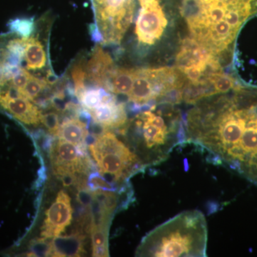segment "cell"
<instances>
[{
    "label": "cell",
    "mask_w": 257,
    "mask_h": 257,
    "mask_svg": "<svg viewBox=\"0 0 257 257\" xmlns=\"http://www.w3.org/2000/svg\"><path fill=\"white\" fill-rule=\"evenodd\" d=\"M183 120L185 143L257 184V88L239 83L229 92L204 98Z\"/></svg>",
    "instance_id": "obj_1"
},
{
    "label": "cell",
    "mask_w": 257,
    "mask_h": 257,
    "mask_svg": "<svg viewBox=\"0 0 257 257\" xmlns=\"http://www.w3.org/2000/svg\"><path fill=\"white\" fill-rule=\"evenodd\" d=\"M186 37L197 42L224 65L234 60L235 41L257 17V0H177Z\"/></svg>",
    "instance_id": "obj_2"
},
{
    "label": "cell",
    "mask_w": 257,
    "mask_h": 257,
    "mask_svg": "<svg viewBox=\"0 0 257 257\" xmlns=\"http://www.w3.org/2000/svg\"><path fill=\"white\" fill-rule=\"evenodd\" d=\"M174 65L184 81L182 102L196 104L204 98L224 94L238 82L226 73L219 58L189 37H184L176 52Z\"/></svg>",
    "instance_id": "obj_3"
},
{
    "label": "cell",
    "mask_w": 257,
    "mask_h": 257,
    "mask_svg": "<svg viewBox=\"0 0 257 257\" xmlns=\"http://www.w3.org/2000/svg\"><path fill=\"white\" fill-rule=\"evenodd\" d=\"M207 226L198 210L185 211L150 231L139 246L141 256H207Z\"/></svg>",
    "instance_id": "obj_4"
},
{
    "label": "cell",
    "mask_w": 257,
    "mask_h": 257,
    "mask_svg": "<svg viewBox=\"0 0 257 257\" xmlns=\"http://www.w3.org/2000/svg\"><path fill=\"white\" fill-rule=\"evenodd\" d=\"M135 126L150 165L162 163L177 145L185 144L183 114L174 104L157 103L139 111Z\"/></svg>",
    "instance_id": "obj_5"
},
{
    "label": "cell",
    "mask_w": 257,
    "mask_h": 257,
    "mask_svg": "<svg viewBox=\"0 0 257 257\" xmlns=\"http://www.w3.org/2000/svg\"><path fill=\"white\" fill-rule=\"evenodd\" d=\"M91 155L101 175L116 187L126 183L147 166L114 133L106 130L89 145Z\"/></svg>",
    "instance_id": "obj_6"
},
{
    "label": "cell",
    "mask_w": 257,
    "mask_h": 257,
    "mask_svg": "<svg viewBox=\"0 0 257 257\" xmlns=\"http://www.w3.org/2000/svg\"><path fill=\"white\" fill-rule=\"evenodd\" d=\"M96 26L106 45H119L133 23L136 0H92Z\"/></svg>",
    "instance_id": "obj_7"
},
{
    "label": "cell",
    "mask_w": 257,
    "mask_h": 257,
    "mask_svg": "<svg viewBox=\"0 0 257 257\" xmlns=\"http://www.w3.org/2000/svg\"><path fill=\"white\" fill-rule=\"evenodd\" d=\"M50 150L52 170L56 177L68 172L85 175L92 169V161L87 155L85 147L58 139L53 142Z\"/></svg>",
    "instance_id": "obj_8"
},
{
    "label": "cell",
    "mask_w": 257,
    "mask_h": 257,
    "mask_svg": "<svg viewBox=\"0 0 257 257\" xmlns=\"http://www.w3.org/2000/svg\"><path fill=\"white\" fill-rule=\"evenodd\" d=\"M73 209L71 198L64 191L57 194L55 202L45 212L41 227V236L52 239L60 236L72 223Z\"/></svg>",
    "instance_id": "obj_9"
},
{
    "label": "cell",
    "mask_w": 257,
    "mask_h": 257,
    "mask_svg": "<svg viewBox=\"0 0 257 257\" xmlns=\"http://www.w3.org/2000/svg\"><path fill=\"white\" fill-rule=\"evenodd\" d=\"M0 108L24 124L37 126L41 122L42 114L38 106L23 96L1 98Z\"/></svg>",
    "instance_id": "obj_10"
},
{
    "label": "cell",
    "mask_w": 257,
    "mask_h": 257,
    "mask_svg": "<svg viewBox=\"0 0 257 257\" xmlns=\"http://www.w3.org/2000/svg\"><path fill=\"white\" fill-rule=\"evenodd\" d=\"M114 68V61L111 56L97 45L88 62L86 72L89 80L97 87L106 89L108 81Z\"/></svg>",
    "instance_id": "obj_11"
},
{
    "label": "cell",
    "mask_w": 257,
    "mask_h": 257,
    "mask_svg": "<svg viewBox=\"0 0 257 257\" xmlns=\"http://www.w3.org/2000/svg\"><path fill=\"white\" fill-rule=\"evenodd\" d=\"M93 121L108 130L124 128L128 121L125 104L117 100L101 104L89 111Z\"/></svg>",
    "instance_id": "obj_12"
},
{
    "label": "cell",
    "mask_w": 257,
    "mask_h": 257,
    "mask_svg": "<svg viewBox=\"0 0 257 257\" xmlns=\"http://www.w3.org/2000/svg\"><path fill=\"white\" fill-rule=\"evenodd\" d=\"M84 235L79 231L65 236H58L52 240V256L77 257L84 253Z\"/></svg>",
    "instance_id": "obj_13"
},
{
    "label": "cell",
    "mask_w": 257,
    "mask_h": 257,
    "mask_svg": "<svg viewBox=\"0 0 257 257\" xmlns=\"http://www.w3.org/2000/svg\"><path fill=\"white\" fill-rule=\"evenodd\" d=\"M88 135L89 128L87 123L78 117H74L64 120L60 124L57 137L77 146L85 147Z\"/></svg>",
    "instance_id": "obj_14"
},
{
    "label": "cell",
    "mask_w": 257,
    "mask_h": 257,
    "mask_svg": "<svg viewBox=\"0 0 257 257\" xmlns=\"http://www.w3.org/2000/svg\"><path fill=\"white\" fill-rule=\"evenodd\" d=\"M25 67L28 70H37L46 65L47 57L45 48L37 37H30L27 39L25 51Z\"/></svg>",
    "instance_id": "obj_15"
},
{
    "label": "cell",
    "mask_w": 257,
    "mask_h": 257,
    "mask_svg": "<svg viewBox=\"0 0 257 257\" xmlns=\"http://www.w3.org/2000/svg\"><path fill=\"white\" fill-rule=\"evenodd\" d=\"M134 68L115 67L108 81L106 89L114 94L128 96L133 80Z\"/></svg>",
    "instance_id": "obj_16"
},
{
    "label": "cell",
    "mask_w": 257,
    "mask_h": 257,
    "mask_svg": "<svg viewBox=\"0 0 257 257\" xmlns=\"http://www.w3.org/2000/svg\"><path fill=\"white\" fill-rule=\"evenodd\" d=\"M109 225L99 224L90 226L92 239V256H109L108 246V230Z\"/></svg>",
    "instance_id": "obj_17"
},
{
    "label": "cell",
    "mask_w": 257,
    "mask_h": 257,
    "mask_svg": "<svg viewBox=\"0 0 257 257\" xmlns=\"http://www.w3.org/2000/svg\"><path fill=\"white\" fill-rule=\"evenodd\" d=\"M108 89L98 87L87 88L78 101L84 109L89 111L102 104L103 97Z\"/></svg>",
    "instance_id": "obj_18"
},
{
    "label": "cell",
    "mask_w": 257,
    "mask_h": 257,
    "mask_svg": "<svg viewBox=\"0 0 257 257\" xmlns=\"http://www.w3.org/2000/svg\"><path fill=\"white\" fill-rule=\"evenodd\" d=\"M8 28L18 36L30 37L35 30L34 18H17L10 20L8 25Z\"/></svg>",
    "instance_id": "obj_19"
},
{
    "label": "cell",
    "mask_w": 257,
    "mask_h": 257,
    "mask_svg": "<svg viewBox=\"0 0 257 257\" xmlns=\"http://www.w3.org/2000/svg\"><path fill=\"white\" fill-rule=\"evenodd\" d=\"M48 84H50L48 80L40 79L38 77L32 75L28 82L27 83L26 86L22 91L20 95L34 102L38 98L39 94L45 89Z\"/></svg>",
    "instance_id": "obj_20"
},
{
    "label": "cell",
    "mask_w": 257,
    "mask_h": 257,
    "mask_svg": "<svg viewBox=\"0 0 257 257\" xmlns=\"http://www.w3.org/2000/svg\"><path fill=\"white\" fill-rule=\"evenodd\" d=\"M47 238L40 237L32 240L29 246V256H52V241Z\"/></svg>",
    "instance_id": "obj_21"
},
{
    "label": "cell",
    "mask_w": 257,
    "mask_h": 257,
    "mask_svg": "<svg viewBox=\"0 0 257 257\" xmlns=\"http://www.w3.org/2000/svg\"><path fill=\"white\" fill-rule=\"evenodd\" d=\"M88 188L91 191L101 190L106 192H116L117 187L109 182L99 172H92L89 174L87 182Z\"/></svg>",
    "instance_id": "obj_22"
},
{
    "label": "cell",
    "mask_w": 257,
    "mask_h": 257,
    "mask_svg": "<svg viewBox=\"0 0 257 257\" xmlns=\"http://www.w3.org/2000/svg\"><path fill=\"white\" fill-rule=\"evenodd\" d=\"M72 77L74 82V94L78 100L83 92L87 89L85 85L86 78L87 77V72L82 68V65L77 64L72 69Z\"/></svg>",
    "instance_id": "obj_23"
},
{
    "label": "cell",
    "mask_w": 257,
    "mask_h": 257,
    "mask_svg": "<svg viewBox=\"0 0 257 257\" xmlns=\"http://www.w3.org/2000/svg\"><path fill=\"white\" fill-rule=\"evenodd\" d=\"M41 123L45 125L49 133L54 136H57L60 126V116L55 111H50L42 115Z\"/></svg>",
    "instance_id": "obj_24"
},
{
    "label": "cell",
    "mask_w": 257,
    "mask_h": 257,
    "mask_svg": "<svg viewBox=\"0 0 257 257\" xmlns=\"http://www.w3.org/2000/svg\"><path fill=\"white\" fill-rule=\"evenodd\" d=\"M89 30H90L91 37H92L93 41L103 42L102 35H101L96 25H91L89 27Z\"/></svg>",
    "instance_id": "obj_25"
}]
</instances>
